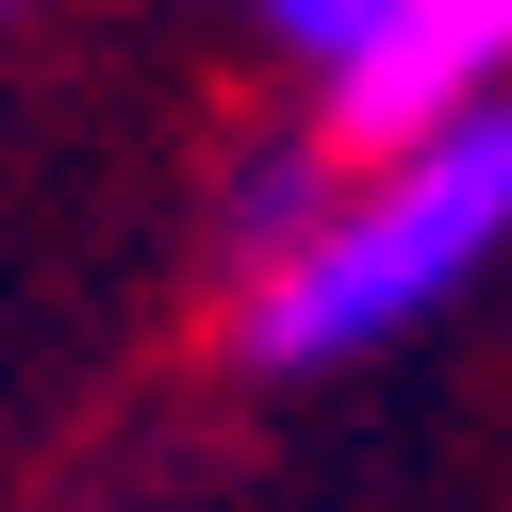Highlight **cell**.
<instances>
[{
  "label": "cell",
  "mask_w": 512,
  "mask_h": 512,
  "mask_svg": "<svg viewBox=\"0 0 512 512\" xmlns=\"http://www.w3.org/2000/svg\"><path fill=\"white\" fill-rule=\"evenodd\" d=\"M496 248H512V116H463V133L397 149V166H347L331 232H314L281 281H248V298H232V347H248L265 380L364 364V347L430 331L446 298H479Z\"/></svg>",
  "instance_id": "obj_1"
},
{
  "label": "cell",
  "mask_w": 512,
  "mask_h": 512,
  "mask_svg": "<svg viewBox=\"0 0 512 512\" xmlns=\"http://www.w3.org/2000/svg\"><path fill=\"white\" fill-rule=\"evenodd\" d=\"M463 116H512V0H397V17L314 83L331 166H397V149L463 133Z\"/></svg>",
  "instance_id": "obj_2"
},
{
  "label": "cell",
  "mask_w": 512,
  "mask_h": 512,
  "mask_svg": "<svg viewBox=\"0 0 512 512\" xmlns=\"http://www.w3.org/2000/svg\"><path fill=\"white\" fill-rule=\"evenodd\" d=\"M331 199H347V166H331V133H265V149H232L215 166V199H199V248H215V281H281L314 232H331Z\"/></svg>",
  "instance_id": "obj_3"
},
{
  "label": "cell",
  "mask_w": 512,
  "mask_h": 512,
  "mask_svg": "<svg viewBox=\"0 0 512 512\" xmlns=\"http://www.w3.org/2000/svg\"><path fill=\"white\" fill-rule=\"evenodd\" d=\"M380 17H397V0H248V34H265V50H298V67H314V83H331V67H347V50H364V34H380Z\"/></svg>",
  "instance_id": "obj_4"
},
{
  "label": "cell",
  "mask_w": 512,
  "mask_h": 512,
  "mask_svg": "<svg viewBox=\"0 0 512 512\" xmlns=\"http://www.w3.org/2000/svg\"><path fill=\"white\" fill-rule=\"evenodd\" d=\"M0 17H34V0H0Z\"/></svg>",
  "instance_id": "obj_5"
}]
</instances>
